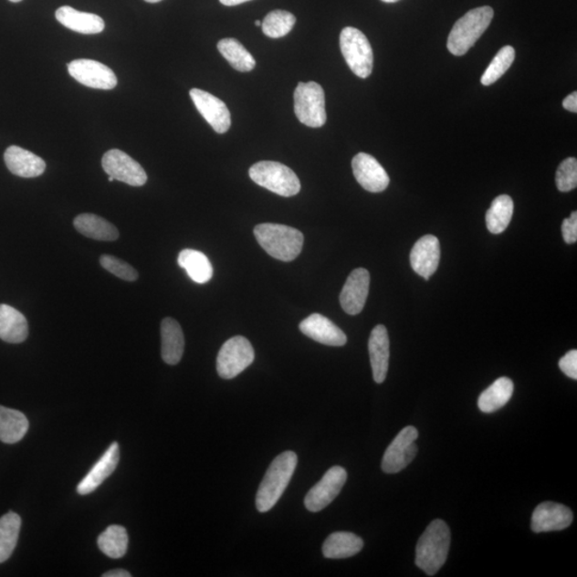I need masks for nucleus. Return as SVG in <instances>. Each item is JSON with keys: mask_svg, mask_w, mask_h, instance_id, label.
I'll return each mask as SVG.
<instances>
[{"mask_svg": "<svg viewBox=\"0 0 577 577\" xmlns=\"http://www.w3.org/2000/svg\"><path fill=\"white\" fill-rule=\"evenodd\" d=\"M297 467L298 456L293 451H285L275 457L257 492L256 507L259 512H268L278 504L288 485L290 484Z\"/></svg>", "mask_w": 577, "mask_h": 577, "instance_id": "1", "label": "nucleus"}, {"mask_svg": "<svg viewBox=\"0 0 577 577\" xmlns=\"http://www.w3.org/2000/svg\"><path fill=\"white\" fill-rule=\"evenodd\" d=\"M451 542L450 530L442 519L426 527L416 547V566L426 575H435L447 561Z\"/></svg>", "mask_w": 577, "mask_h": 577, "instance_id": "2", "label": "nucleus"}, {"mask_svg": "<svg viewBox=\"0 0 577 577\" xmlns=\"http://www.w3.org/2000/svg\"><path fill=\"white\" fill-rule=\"evenodd\" d=\"M254 234L259 246L275 259L290 262L302 253L304 235L288 226L261 224L256 226Z\"/></svg>", "mask_w": 577, "mask_h": 577, "instance_id": "3", "label": "nucleus"}, {"mask_svg": "<svg viewBox=\"0 0 577 577\" xmlns=\"http://www.w3.org/2000/svg\"><path fill=\"white\" fill-rule=\"evenodd\" d=\"M494 10L488 5L467 12L451 29L447 48L455 56L466 55L485 31L490 26Z\"/></svg>", "mask_w": 577, "mask_h": 577, "instance_id": "4", "label": "nucleus"}, {"mask_svg": "<svg viewBox=\"0 0 577 577\" xmlns=\"http://www.w3.org/2000/svg\"><path fill=\"white\" fill-rule=\"evenodd\" d=\"M249 177L256 184L282 197L298 195L300 182L291 168L278 162L262 161L249 169Z\"/></svg>", "mask_w": 577, "mask_h": 577, "instance_id": "5", "label": "nucleus"}, {"mask_svg": "<svg viewBox=\"0 0 577 577\" xmlns=\"http://www.w3.org/2000/svg\"><path fill=\"white\" fill-rule=\"evenodd\" d=\"M341 48L344 60L352 72L361 79H367L373 68V51L367 37L354 27L343 28L341 34Z\"/></svg>", "mask_w": 577, "mask_h": 577, "instance_id": "6", "label": "nucleus"}, {"mask_svg": "<svg viewBox=\"0 0 577 577\" xmlns=\"http://www.w3.org/2000/svg\"><path fill=\"white\" fill-rule=\"evenodd\" d=\"M294 111L307 127H323L326 122L323 88L315 81L299 83L294 91Z\"/></svg>", "mask_w": 577, "mask_h": 577, "instance_id": "7", "label": "nucleus"}, {"mask_svg": "<svg viewBox=\"0 0 577 577\" xmlns=\"http://www.w3.org/2000/svg\"><path fill=\"white\" fill-rule=\"evenodd\" d=\"M255 361L252 343L246 337L236 336L223 344L217 355V373L222 379L231 380L242 373Z\"/></svg>", "mask_w": 577, "mask_h": 577, "instance_id": "8", "label": "nucleus"}, {"mask_svg": "<svg viewBox=\"0 0 577 577\" xmlns=\"http://www.w3.org/2000/svg\"><path fill=\"white\" fill-rule=\"evenodd\" d=\"M417 438L418 431L415 426L409 425L401 430L383 456V472L397 474L409 466L417 455Z\"/></svg>", "mask_w": 577, "mask_h": 577, "instance_id": "9", "label": "nucleus"}, {"mask_svg": "<svg viewBox=\"0 0 577 577\" xmlns=\"http://www.w3.org/2000/svg\"><path fill=\"white\" fill-rule=\"evenodd\" d=\"M347 470L341 467H334L328 470L323 478L310 488L305 498V507L310 512H319L334 500L346 485Z\"/></svg>", "mask_w": 577, "mask_h": 577, "instance_id": "10", "label": "nucleus"}, {"mask_svg": "<svg viewBox=\"0 0 577 577\" xmlns=\"http://www.w3.org/2000/svg\"><path fill=\"white\" fill-rule=\"evenodd\" d=\"M68 71L79 83L93 89L111 90L118 84L114 71L96 60H73L68 65Z\"/></svg>", "mask_w": 577, "mask_h": 577, "instance_id": "11", "label": "nucleus"}, {"mask_svg": "<svg viewBox=\"0 0 577 577\" xmlns=\"http://www.w3.org/2000/svg\"><path fill=\"white\" fill-rule=\"evenodd\" d=\"M102 166L110 177L131 186H142L148 180L147 173L140 163L121 150L112 149L106 152L102 159Z\"/></svg>", "mask_w": 577, "mask_h": 577, "instance_id": "12", "label": "nucleus"}, {"mask_svg": "<svg viewBox=\"0 0 577 577\" xmlns=\"http://www.w3.org/2000/svg\"><path fill=\"white\" fill-rule=\"evenodd\" d=\"M190 96L196 109L205 119L213 130L218 134H225L231 127L230 111L221 99L211 93L194 88Z\"/></svg>", "mask_w": 577, "mask_h": 577, "instance_id": "13", "label": "nucleus"}, {"mask_svg": "<svg viewBox=\"0 0 577 577\" xmlns=\"http://www.w3.org/2000/svg\"><path fill=\"white\" fill-rule=\"evenodd\" d=\"M354 177L370 193H381L390 185L385 169L372 155L359 153L352 161Z\"/></svg>", "mask_w": 577, "mask_h": 577, "instance_id": "14", "label": "nucleus"}, {"mask_svg": "<svg viewBox=\"0 0 577 577\" xmlns=\"http://www.w3.org/2000/svg\"><path fill=\"white\" fill-rule=\"evenodd\" d=\"M573 522V513L568 507L545 501L539 505L531 518V529L540 532L560 531L568 529Z\"/></svg>", "mask_w": 577, "mask_h": 577, "instance_id": "15", "label": "nucleus"}, {"mask_svg": "<svg viewBox=\"0 0 577 577\" xmlns=\"http://www.w3.org/2000/svg\"><path fill=\"white\" fill-rule=\"evenodd\" d=\"M440 259V241L435 236L428 235L420 237L411 250L410 261L414 272L425 280H429L436 272Z\"/></svg>", "mask_w": 577, "mask_h": 577, "instance_id": "16", "label": "nucleus"}, {"mask_svg": "<svg viewBox=\"0 0 577 577\" xmlns=\"http://www.w3.org/2000/svg\"><path fill=\"white\" fill-rule=\"evenodd\" d=\"M370 274L365 268H356L349 275L341 294L342 309L351 316L359 315L365 307L369 294Z\"/></svg>", "mask_w": 577, "mask_h": 577, "instance_id": "17", "label": "nucleus"}, {"mask_svg": "<svg viewBox=\"0 0 577 577\" xmlns=\"http://www.w3.org/2000/svg\"><path fill=\"white\" fill-rule=\"evenodd\" d=\"M299 330L312 341L325 346L342 347L348 341L347 335L330 319L320 313H312L300 322Z\"/></svg>", "mask_w": 577, "mask_h": 577, "instance_id": "18", "label": "nucleus"}, {"mask_svg": "<svg viewBox=\"0 0 577 577\" xmlns=\"http://www.w3.org/2000/svg\"><path fill=\"white\" fill-rule=\"evenodd\" d=\"M369 355L372 362L373 380L378 384L385 381L390 366L391 343L384 325H378L369 338Z\"/></svg>", "mask_w": 577, "mask_h": 577, "instance_id": "19", "label": "nucleus"}, {"mask_svg": "<svg viewBox=\"0 0 577 577\" xmlns=\"http://www.w3.org/2000/svg\"><path fill=\"white\" fill-rule=\"evenodd\" d=\"M121 460V450H119L118 443L110 445V447L105 451L94 467L90 469L83 480L78 486V493L80 495H88L97 490L103 484L105 479L115 472Z\"/></svg>", "mask_w": 577, "mask_h": 577, "instance_id": "20", "label": "nucleus"}, {"mask_svg": "<svg viewBox=\"0 0 577 577\" xmlns=\"http://www.w3.org/2000/svg\"><path fill=\"white\" fill-rule=\"evenodd\" d=\"M4 158L9 171L17 177L37 178L46 172V162L21 147H9L5 150Z\"/></svg>", "mask_w": 577, "mask_h": 577, "instance_id": "21", "label": "nucleus"}, {"mask_svg": "<svg viewBox=\"0 0 577 577\" xmlns=\"http://www.w3.org/2000/svg\"><path fill=\"white\" fill-rule=\"evenodd\" d=\"M162 357L168 365H177L184 353V330L173 318H165L161 324Z\"/></svg>", "mask_w": 577, "mask_h": 577, "instance_id": "22", "label": "nucleus"}, {"mask_svg": "<svg viewBox=\"0 0 577 577\" xmlns=\"http://www.w3.org/2000/svg\"><path fill=\"white\" fill-rule=\"evenodd\" d=\"M55 16L65 27L83 35H97L102 33L105 28L101 16L80 12L68 5L60 7L56 11Z\"/></svg>", "mask_w": 577, "mask_h": 577, "instance_id": "23", "label": "nucleus"}, {"mask_svg": "<svg viewBox=\"0 0 577 577\" xmlns=\"http://www.w3.org/2000/svg\"><path fill=\"white\" fill-rule=\"evenodd\" d=\"M27 319L14 307L0 305V340L9 343H21L27 340Z\"/></svg>", "mask_w": 577, "mask_h": 577, "instance_id": "24", "label": "nucleus"}, {"mask_svg": "<svg viewBox=\"0 0 577 577\" xmlns=\"http://www.w3.org/2000/svg\"><path fill=\"white\" fill-rule=\"evenodd\" d=\"M74 227L80 235L97 241H116L119 231L114 225L101 216L84 213L74 219Z\"/></svg>", "mask_w": 577, "mask_h": 577, "instance_id": "25", "label": "nucleus"}, {"mask_svg": "<svg viewBox=\"0 0 577 577\" xmlns=\"http://www.w3.org/2000/svg\"><path fill=\"white\" fill-rule=\"evenodd\" d=\"M363 548L362 539L352 532H334L326 539L322 551L330 560H343L359 554Z\"/></svg>", "mask_w": 577, "mask_h": 577, "instance_id": "26", "label": "nucleus"}, {"mask_svg": "<svg viewBox=\"0 0 577 577\" xmlns=\"http://www.w3.org/2000/svg\"><path fill=\"white\" fill-rule=\"evenodd\" d=\"M28 428V419L22 412L0 405V441L18 443L26 435Z\"/></svg>", "mask_w": 577, "mask_h": 577, "instance_id": "27", "label": "nucleus"}, {"mask_svg": "<svg viewBox=\"0 0 577 577\" xmlns=\"http://www.w3.org/2000/svg\"><path fill=\"white\" fill-rule=\"evenodd\" d=\"M514 392L513 382L509 378H499L480 394L478 407L481 412L494 413L509 403Z\"/></svg>", "mask_w": 577, "mask_h": 577, "instance_id": "28", "label": "nucleus"}, {"mask_svg": "<svg viewBox=\"0 0 577 577\" xmlns=\"http://www.w3.org/2000/svg\"><path fill=\"white\" fill-rule=\"evenodd\" d=\"M178 263L197 284H206L213 278V268L208 257L198 250H182L178 257Z\"/></svg>", "mask_w": 577, "mask_h": 577, "instance_id": "29", "label": "nucleus"}, {"mask_svg": "<svg viewBox=\"0 0 577 577\" xmlns=\"http://www.w3.org/2000/svg\"><path fill=\"white\" fill-rule=\"evenodd\" d=\"M21 517L16 512H9L0 518V563L8 561L14 554L20 536Z\"/></svg>", "mask_w": 577, "mask_h": 577, "instance_id": "30", "label": "nucleus"}, {"mask_svg": "<svg viewBox=\"0 0 577 577\" xmlns=\"http://www.w3.org/2000/svg\"><path fill=\"white\" fill-rule=\"evenodd\" d=\"M217 48L224 58L238 72H250L256 67V60L246 47L234 37L218 42Z\"/></svg>", "mask_w": 577, "mask_h": 577, "instance_id": "31", "label": "nucleus"}, {"mask_svg": "<svg viewBox=\"0 0 577 577\" xmlns=\"http://www.w3.org/2000/svg\"><path fill=\"white\" fill-rule=\"evenodd\" d=\"M514 205L510 196L500 195L493 200L486 215L487 227L493 235H499L509 226L513 216Z\"/></svg>", "mask_w": 577, "mask_h": 577, "instance_id": "32", "label": "nucleus"}, {"mask_svg": "<svg viewBox=\"0 0 577 577\" xmlns=\"http://www.w3.org/2000/svg\"><path fill=\"white\" fill-rule=\"evenodd\" d=\"M99 549L110 558H121L127 554L129 536L127 530L121 525H111L98 538Z\"/></svg>", "mask_w": 577, "mask_h": 577, "instance_id": "33", "label": "nucleus"}, {"mask_svg": "<svg viewBox=\"0 0 577 577\" xmlns=\"http://www.w3.org/2000/svg\"><path fill=\"white\" fill-rule=\"evenodd\" d=\"M297 18L290 12L284 10H274L269 12L263 20L261 27L263 34L272 39H278L287 36L294 25H296Z\"/></svg>", "mask_w": 577, "mask_h": 577, "instance_id": "34", "label": "nucleus"}, {"mask_svg": "<svg viewBox=\"0 0 577 577\" xmlns=\"http://www.w3.org/2000/svg\"><path fill=\"white\" fill-rule=\"evenodd\" d=\"M516 59V51L510 46L504 47L495 56L490 66L488 67L484 75L481 78V84L484 86H490L503 77V75L509 70V68Z\"/></svg>", "mask_w": 577, "mask_h": 577, "instance_id": "35", "label": "nucleus"}, {"mask_svg": "<svg viewBox=\"0 0 577 577\" xmlns=\"http://www.w3.org/2000/svg\"><path fill=\"white\" fill-rule=\"evenodd\" d=\"M556 185L558 190L568 193L577 186V161L575 158H569L561 162L557 169Z\"/></svg>", "mask_w": 577, "mask_h": 577, "instance_id": "36", "label": "nucleus"}, {"mask_svg": "<svg viewBox=\"0 0 577 577\" xmlns=\"http://www.w3.org/2000/svg\"><path fill=\"white\" fill-rule=\"evenodd\" d=\"M100 263L106 271L125 281H136L138 279V272L130 266L128 262L116 258L111 255H103L100 258Z\"/></svg>", "mask_w": 577, "mask_h": 577, "instance_id": "37", "label": "nucleus"}, {"mask_svg": "<svg viewBox=\"0 0 577 577\" xmlns=\"http://www.w3.org/2000/svg\"><path fill=\"white\" fill-rule=\"evenodd\" d=\"M561 372L569 378L577 380V351L571 350L560 361Z\"/></svg>", "mask_w": 577, "mask_h": 577, "instance_id": "38", "label": "nucleus"}, {"mask_svg": "<svg viewBox=\"0 0 577 577\" xmlns=\"http://www.w3.org/2000/svg\"><path fill=\"white\" fill-rule=\"evenodd\" d=\"M562 236L567 244H574L577 241V213H571V216L564 219L561 226Z\"/></svg>", "mask_w": 577, "mask_h": 577, "instance_id": "39", "label": "nucleus"}, {"mask_svg": "<svg viewBox=\"0 0 577 577\" xmlns=\"http://www.w3.org/2000/svg\"><path fill=\"white\" fill-rule=\"evenodd\" d=\"M562 106L564 110H567L571 112H577V92L569 94V96L563 100Z\"/></svg>", "mask_w": 577, "mask_h": 577, "instance_id": "40", "label": "nucleus"}, {"mask_svg": "<svg viewBox=\"0 0 577 577\" xmlns=\"http://www.w3.org/2000/svg\"><path fill=\"white\" fill-rule=\"evenodd\" d=\"M103 577H131V574L123 569H116L109 571L102 575Z\"/></svg>", "mask_w": 577, "mask_h": 577, "instance_id": "41", "label": "nucleus"}, {"mask_svg": "<svg viewBox=\"0 0 577 577\" xmlns=\"http://www.w3.org/2000/svg\"><path fill=\"white\" fill-rule=\"evenodd\" d=\"M219 2H221L224 5H228V7H234V5L247 3L250 2V0H219Z\"/></svg>", "mask_w": 577, "mask_h": 577, "instance_id": "42", "label": "nucleus"}, {"mask_svg": "<svg viewBox=\"0 0 577 577\" xmlns=\"http://www.w3.org/2000/svg\"><path fill=\"white\" fill-rule=\"evenodd\" d=\"M383 3L394 4L400 2V0H382Z\"/></svg>", "mask_w": 577, "mask_h": 577, "instance_id": "43", "label": "nucleus"}, {"mask_svg": "<svg viewBox=\"0 0 577 577\" xmlns=\"http://www.w3.org/2000/svg\"><path fill=\"white\" fill-rule=\"evenodd\" d=\"M144 2L149 4H156L162 2V0H144Z\"/></svg>", "mask_w": 577, "mask_h": 577, "instance_id": "44", "label": "nucleus"}, {"mask_svg": "<svg viewBox=\"0 0 577 577\" xmlns=\"http://www.w3.org/2000/svg\"><path fill=\"white\" fill-rule=\"evenodd\" d=\"M255 25H256V26H257V27H260V26H261V25H262V22H261V21H259V20H257V21L255 22Z\"/></svg>", "mask_w": 577, "mask_h": 577, "instance_id": "45", "label": "nucleus"}, {"mask_svg": "<svg viewBox=\"0 0 577 577\" xmlns=\"http://www.w3.org/2000/svg\"><path fill=\"white\" fill-rule=\"evenodd\" d=\"M9 2H11V3H20V2H22V0H9Z\"/></svg>", "mask_w": 577, "mask_h": 577, "instance_id": "46", "label": "nucleus"}, {"mask_svg": "<svg viewBox=\"0 0 577 577\" xmlns=\"http://www.w3.org/2000/svg\"><path fill=\"white\" fill-rule=\"evenodd\" d=\"M114 180H115L114 178H112V177H109V181H110V182H112V181H114Z\"/></svg>", "mask_w": 577, "mask_h": 577, "instance_id": "47", "label": "nucleus"}]
</instances>
